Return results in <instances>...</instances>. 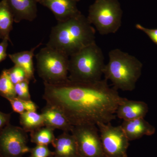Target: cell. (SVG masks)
<instances>
[{"label":"cell","instance_id":"6da1fadb","mask_svg":"<svg viewBox=\"0 0 157 157\" xmlns=\"http://www.w3.org/2000/svg\"><path fill=\"white\" fill-rule=\"evenodd\" d=\"M46 104L60 110L73 126L111 122L123 100L107 79L94 82L67 81L56 84L44 82Z\"/></svg>","mask_w":157,"mask_h":157},{"label":"cell","instance_id":"7a4b0ae2","mask_svg":"<svg viewBox=\"0 0 157 157\" xmlns=\"http://www.w3.org/2000/svg\"><path fill=\"white\" fill-rule=\"evenodd\" d=\"M94 28L82 13L52 28L46 46L63 52L69 57L96 42Z\"/></svg>","mask_w":157,"mask_h":157},{"label":"cell","instance_id":"3957f363","mask_svg":"<svg viewBox=\"0 0 157 157\" xmlns=\"http://www.w3.org/2000/svg\"><path fill=\"white\" fill-rule=\"evenodd\" d=\"M109 62L103 70L104 78L111 82L117 90H134L141 75L143 67L141 62L136 57L119 48L109 51Z\"/></svg>","mask_w":157,"mask_h":157},{"label":"cell","instance_id":"277c9868","mask_svg":"<svg viewBox=\"0 0 157 157\" xmlns=\"http://www.w3.org/2000/svg\"><path fill=\"white\" fill-rule=\"evenodd\" d=\"M102 49L96 42L69 58L68 79L70 81L94 82L102 79L105 64Z\"/></svg>","mask_w":157,"mask_h":157},{"label":"cell","instance_id":"5b68a950","mask_svg":"<svg viewBox=\"0 0 157 157\" xmlns=\"http://www.w3.org/2000/svg\"><path fill=\"white\" fill-rule=\"evenodd\" d=\"M35 57L38 75L44 82L56 84L68 80L70 57L67 54L46 45Z\"/></svg>","mask_w":157,"mask_h":157},{"label":"cell","instance_id":"8992f818","mask_svg":"<svg viewBox=\"0 0 157 157\" xmlns=\"http://www.w3.org/2000/svg\"><path fill=\"white\" fill-rule=\"evenodd\" d=\"M123 11L118 0H96L87 18L101 35L115 33L122 24Z\"/></svg>","mask_w":157,"mask_h":157},{"label":"cell","instance_id":"52a82bcc","mask_svg":"<svg viewBox=\"0 0 157 157\" xmlns=\"http://www.w3.org/2000/svg\"><path fill=\"white\" fill-rule=\"evenodd\" d=\"M97 125L106 157H128L129 140L121 125L114 126L111 122Z\"/></svg>","mask_w":157,"mask_h":157},{"label":"cell","instance_id":"ba28073f","mask_svg":"<svg viewBox=\"0 0 157 157\" xmlns=\"http://www.w3.org/2000/svg\"><path fill=\"white\" fill-rule=\"evenodd\" d=\"M71 132L76 139L81 157H106L97 125L75 126Z\"/></svg>","mask_w":157,"mask_h":157},{"label":"cell","instance_id":"9c48e42d","mask_svg":"<svg viewBox=\"0 0 157 157\" xmlns=\"http://www.w3.org/2000/svg\"><path fill=\"white\" fill-rule=\"evenodd\" d=\"M22 128L8 124L0 132V154L2 157H23L29 152L28 136Z\"/></svg>","mask_w":157,"mask_h":157},{"label":"cell","instance_id":"30bf717a","mask_svg":"<svg viewBox=\"0 0 157 157\" xmlns=\"http://www.w3.org/2000/svg\"><path fill=\"white\" fill-rule=\"evenodd\" d=\"M52 12L57 22H62L81 14L76 0H37Z\"/></svg>","mask_w":157,"mask_h":157},{"label":"cell","instance_id":"8fae6325","mask_svg":"<svg viewBox=\"0 0 157 157\" xmlns=\"http://www.w3.org/2000/svg\"><path fill=\"white\" fill-rule=\"evenodd\" d=\"M12 11L14 21H33L37 16V0H6Z\"/></svg>","mask_w":157,"mask_h":157},{"label":"cell","instance_id":"7c38bea8","mask_svg":"<svg viewBox=\"0 0 157 157\" xmlns=\"http://www.w3.org/2000/svg\"><path fill=\"white\" fill-rule=\"evenodd\" d=\"M148 111V106L145 102L124 98L118 106L116 115L123 121L132 120L144 118Z\"/></svg>","mask_w":157,"mask_h":157},{"label":"cell","instance_id":"4fadbf2b","mask_svg":"<svg viewBox=\"0 0 157 157\" xmlns=\"http://www.w3.org/2000/svg\"><path fill=\"white\" fill-rule=\"evenodd\" d=\"M54 148L53 157H81L76 139L69 132H63L52 143Z\"/></svg>","mask_w":157,"mask_h":157},{"label":"cell","instance_id":"5bb4252c","mask_svg":"<svg viewBox=\"0 0 157 157\" xmlns=\"http://www.w3.org/2000/svg\"><path fill=\"white\" fill-rule=\"evenodd\" d=\"M45 126L54 129L62 130L63 132H71L73 128L67 118L59 109L46 104L42 109Z\"/></svg>","mask_w":157,"mask_h":157},{"label":"cell","instance_id":"9a60e30c","mask_svg":"<svg viewBox=\"0 0 157 157\" xmlns=\"http://www.w3.org/2000/svg\"><path fill=\"white\" fill-rule=\"evenodd\" d=\"M121 126L129 141L140 139L144 135H153L155 132V127L145 121L144 118L123 121Z\"/></svg>","mask_w":157,"mask_h":157},{"label":"cell","instance_id":"2e32d148","mask_svg":"<svg viewBox=\"0 0 157 157\" xmlns=\"http://www.w3.org/2000/svg\"><path fill=\"white\" fill-rule=\"evenodd\" d=\"M42 42L29 51H24L8 55L11 61L14 65L20 67L25 71L28 79L36 82V79L34 75L35 69L33 64L34 52L35 50L42 45Z\"/></svg>","mask_w":157,"mask_h":157},{"label":"cell","instance_id":"e0dca14e","mask_svg":"<svg viewBox=\"0 0 157 157\" xmlns=\"http://www.w3.org/2000/svg\"><path fill=\"white\" fill-rule=\"evenodd\" d=\"M14 17L6 0L0 2V39L11 43L10 34L13 29Z\"/></svg>","mask_w":157,"mask_h":157},{"label":"cell","instance_id":"ac0fdd59","mask_svg":"<svg viewBox=\"0 0 157 157\" xmlns=\"http://www.w3.org/2000/svg\"><path fill=\"white\" fill-rule=\"evenodd\" d=\"M20 115V123L27 132H33L45 126L43 117L36 111H26Z\"/></svg>","mask_w":157,"mask_h":157},{"label":"cell","instance_id":"d6986e66","mask_svg":"<svg viewBox=\"0 0 157 157\" xmlns=\"http://www.w3.org/2000/svg\"><path fill=\"white\" fill-rule=\"evenodd\" d=\"M54 129L44 126L30 132L31 141L36 145L52 144L56 137Z\"/></svg>","mask_w":157,"mask_h":157},{"label":"cell","instance_id":"ffe728a7","mask_svg":"<svg viewBox=\"0 0 157 157\" xmlns=\"http://www.w3.org/2000/svg\"><path fill=\"white\" fill-rule=\"evenodd\" d=\"M0 95L7 100L17 97L14 85L10 79L8 69L3 70L0 75Z\"/></svg>","mask_w":157,"mask_h":157},{"label":"cell","instance_id":"44dd1931","mask_svg":"<svg viewBox=\"0 0 157 157\" xmlns=\"http://www.w3.org/2000/svg\"><path fill=\"white\" fill-rule=\"evenodd\" d=\"M14 112L20 114L26 111H36L38 106L31 100L25 101L17 97L8 99Z\"/></svg>","mask_w":157,"mask_h":157},{"label":"cell","instance_id":"7402d4cb","mask_svg":"<svg viewBox=\"0 0 157 157\" xmlns=\"http://www.w3.org/2000/svg\"><path fill=\"white\" fill-rule=\"evenodd\" d=\"M8 71L10 79L14 85L25 80H29L25 71L18 66L14 65L12 67L8 69Z\"/></svg>","mask_w":157,"mask_h":157},{"label":"cell","instance_id":"603a6c76","mask_svg":"<svg viewBox=\"0 0 157 157\" xmlns=\"http://www.w3.org/2000/svg\"><path fill=\"white\" fill-rule=\"evenodd\" d=\"M29 80H26L14 85V89L17 98L25 101L31 100L29 90Z\"/></svg>","mask_w":157,"mask_h":157},{"label":"cell","instance_id":"cb8c5ba5","mask_svg":"<svg viewBox=\"0 0 157 157\" xmlns=\"http://www.w3.org/2000/svg\"><path fill=\"white\" fill-rule=\"evenodd\" d=\"M30 157H53V151L48 148V145H36L30 148Z\"/></svg>","mask_w":157,"mask_h":157},{"label":"cell","instance_id":"d4e9b609","mask_svg":"<svg viewBox=\"0 0 157 157\" xmlns=\"http://www.w3.org/2000/svg\"><path fill=\"white\" fill-rule=\"evenodd\" d=\"M135 27L137 29L142 31L144 33L148 36L150 39L155 44L157 45V29H150L144 27L139 24H137L135 25Z\"/></svg>","mask_w":157,"mask_h":157},{"label":"cell","instance_id":"484cf974","mask_svg":"<svg viewBox=\"0 0 157 157\" xmlns=\"http://www.w3.org/2000/svg\"><path fill=\"white\" fill-rule=\"evenodd\" d=\"M9 40L4 39L0 43V63L6 59L8 56L7 53V50L9 45Z\"/></svg>","mask_w":157,"mask_h":157},{"label":"cell","instance_id":"4316f807","mask_svg":"<svg viewBox=\"0 0 157 157\" xmlns=\"http://www.w3.org/2000/svg\"><path fill=\"white\" fill-rule=\"evenodd\" d=\"M10 118V113H6L0 111V132L5 127L9 124Z\"/></svg>","mask_w":157,"mask_h":157},{"label":"cell","instance_id":"83f0119b","mask_svg":"<svg viewBox=\"0 0 157 157\" xmlns=\"http://www.w3.org/2000/svg\"><path fill=\"white\" fill-rule=\"evenodd\" d=\"M0 157H2V155H1V154H0Z\"/></svg>","mask_w":157,"mask_h":157},{"label":"cell","instance_id":"f1b7e54d","mask_svg":"<svg viewBox=\"0 0 157 157\" xmlns=\"http://www.w3.org/2000/svg\"><path fill=\"white\" fill-rule=\"evenodd\" d=\"M76 1H77V2H78V1H80V0H76Z\"/></svg>","mask_w":157,"mask_h":157}]
</instances>
